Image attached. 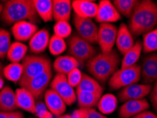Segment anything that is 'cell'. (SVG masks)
Segmentation results:
<instances>
[{
  "mask_svg": "<svg viewBox=\"0 0 157 118\" xmlns=\"http://www.w3.org/2000/svg\"><path fill=\"white\" fill-rule=\"evenodd\" d=\"M157 25V4L151 0L139 1L129 20L128 28L137 37L152 31Z\"/></svg>",
  "mask_w": 157,
  "mask_h": 118,
  "instance_id": "6da1fadb",
  "label": "cell"
},
{
  "mask_svg": "<svg viewBox=\"0 0 157 118\" xmlns=\"http://www.w3.org/2000/svg\"><path fill=\"white\" fill-rule=\"evenodd\" d=\"M121 60L118 53L113 50L108 53H98L86 62L89 73L96 80L105 83L117 70Z\"/></svg>",
  "mask_w": 157,
  "mask_h": 118,
  "instance_id": "7a4b0ae2",
  "label": "cell"
},
{
  "mask_svg": "<svg viewBox=\"0 0 157 118\" xmlns=\"http://www.w3.org/2000/svg\"><path fill=\"white\" fill-rule=\"evenodd\" d=\"M33 0H8L4 2L1 19L4 24L13 25L27 21L33 24L38 22Z\"/></svg>",
  "mask_w": 157,
  "mask_h": 118,
  "instance_id": "3957f363",
  "label": "cell"
},
{
  "mask_svg": "<svg viewBox=\"0 0 157 118\" xmlns=\"http://www.w3.org/2000/svg\"><path fill=\"white\" fill-rule=\"evenodd\" d=\"M21 64L24 72L18 82L19 86L24 84L31 78L52 69L51 62L49 59L37 55H26L23 59Z\"/></svg>",
  "mask_w": 157,
  "mask_h": 118,
  "instance_id": "277c9868",
  "label": "cell"
},
{
  "mask_svg": "<svg viewBox=\"0 0 157 118\" xmlns=\"http://www.w3.org/2000/svg\"><path fill=\"white\" fill-rule=\"evenodd\" d=\"M140 79L141 66L137 64L130 67L117 69L108 80V86L112 91H116L137 84Z\"/></svg>",
  "mask_w": 157,
  "mask_h": 118,
  "instance_id": "5b68a950",
  "label": "cell"
},
{
  "mask_svg": "<svg viewBox=\"0 0 157 118\" xmlns=\"http://www.w3.org/2000/svg\"><path fill=\"white\" fill-rule=\"evenodd\" d=\"M68 52L80 64L86 62L97 55V50L93 45L80 38L77 33H74L68 38Z\"/></svg>",
  "mask_w": 157,
  "mask_h": 118,
  "instance_id": "8992f818",
  "label": "cell"
},
{
  "mask_svg": "<svg viewBox=\"0 0 157 118\" xmlns=\"http://www.w3.org/2000/svg\"><path fill=\"white\" fill-rule=\"evenodd\" d=\"M74 25L77 34L91 45L97 43L98 27L91 18H82L74 14Z\"/></svg>",
  "mask_w": 157,
  "mask_h": 118,
  "instance_id": "52a82bcc",
  "label": "cell"
},
{
  "mask_svg": "<svg viewBox=\"0 0 157 118\" xmlns=\"http://www.w3.org/2000/svg\"><path fill=\"white\" fill-rule=\"evenodd\" d=\"M50 87L63 99L67 105H73L77 101L76 91L69 84L66 75L57 74L51 81Z\"/></svg>",
  "mask_w": 157,
  "mask_h": 118,
  "instance_id": "ba28073f",
  "label": "cell"
},
{
  "mask_svg": "<svg viewBox=\"0 0 157 118\" xmlns=\"http://www.w3.org/2000/svg\"><path fill=\"white\" fill-rule=\"evenodd\" d=\"M116 25L113 24H101L98 26L97 43L101 52L108 53L113 50L117 34Z\"/></svg>",
  "mask_w": 157,
  "mask_h": 118,
  "instance_id": "9c48e42d",
  "label": "cell"
},
{
  "mask_svg": "<svg viewBox=\"0 0 157 118\" xmlns=\"http://www.w3.org/2000/svg\"><path fill=\"white\" fill-rule=\"evenodd\" d=\"M52 76L51 69L27 81L24 84L20 86V87L27 89L35 97L36 100L39 99L47 91V88L52 81Z\"/></svg>",
  "mask_w": 157,
  "mask_h": 118,
  "instance_id": "30bf717a",
  "label": "cell"
},
{
  "mask_svg": "<svg viewBox=\"0 0 157 118\" xmlns=\"http://www.w3.org/2000/svg\"><path fill=\"white\" fill-rule=\"evenodd\" d=\"M151 84H132L121 89L117 98L122 103L130 100H142L151 93Z\"/></svg>",
  "mask_w": 157,
  "mask_h": 118,
  "instance_id": "8fae6325",
  "label": "cell"
},
{
  "mask_svg": "<svg viewBox=\"0 0 157 118\" xmlns=\"http://www.w3.org/2000/svg\"><path fill=\"white\" fill-rule=\"evenodd\" d=\"M96 21L101 24H112L121 19V15L109 0H101L98 4Z\"/></svg>",
  "mask_w": 157,
  "mask_h": 118,
  "instance_id": "7c38bea8",
  "label": "cell"
},
{
  "mask_svg": "<svg viewBox=\"0 0 157 118\" xmlns=\"http://www.w3.org/2000/svg\"><path fill=\"white\" fill-rule=\"evenodd\" d=\"M141 78L144 84L157 82V54L152 53L145 57L141 65Z\"/></svg>",
  "mask_w": 157,
  "mask_h": 118,
  "instance_id": "4fadbf2b",
  "label": "cell"
},
{
  "mask_svg": "<svg viewBox=\"0 0 157 118\" xmlns=\"http://www.w3.org/2000/svg\"><path fill=\"white\" fill-rule=\"evenodd\" d=\"M150 105L146 99L130 100L123 103L118 110L120 118H132L140 113L149 110Z\"/></svg>",
  "mask_w": 157,
  "mask_h": 118,
  "instance_id": "5bb4252c",
  "label": "cell"
},
{
  "mask_svg": "<svg viewBox=\"0 0 157 118\" xmlns=\"http://www.w3.org/2000/svg\"><path fill=\"white\" fill-rule=\"evenodd\" d=\"M11 31L16 41L22 43L31 40L38 31V28L35 24L27 21H23L13 24Z\"/></svg>",
  "mask_w": 157,
  "mask_h": 118,
  "instance_id": "9a60e30c",
  "label": "cell"
},
{
  "mask_svg": "<svg viewBox=\"0 0 157 118\" xmlns=\"http://www.w3.org/2000/svg\"><path fill=\"white\" fill-rule=\"evenodd\" d=\"M45 103L48 110L56 117L61 116L67 109V105L60 96L52 89H47L44 94Z\"/></svg>",
  "mask_w": 157,
  "mask_h": 118,
  "instance_id": "2e32d148",
  "label": "cell"
},
{
  "mask_svg": "<svg viewBox=\"0 0 157 118\" xmlns=\"http://www.w3.org/2000/svg\"><path fill=\"white\" fill-rule=\"evenodd\" d=\"M50 36L49 31L46 29L39 30L29 40V50L34 55L43 52L49 45Z\"/></svg>",
  "mask_w": 157,
  "mask_h": 118,
  "instance_id": "e0dca14e",
  "label": "cell"
},
{
  "mask_svg": "<svg viewBox=\"0 0 157 118\" xmlns=\"http://www.w3.org/2000/svg\"><path fill=\"white\" fill-rule=\"evenodd\" d=\"M75 14L82 18H96L98 5L90 0H74L71 2Z\"/></svg>",
  "mask_w": 157,
  "mask_h": 118,
  "instance_id": "ac0fdd59",
  "label": "cell"
},
{
  "mask_svg": "<svg viewBox=\"0 0 157 118\" xmlns=\"http://www.w3.org/2000/svg\"><path fill=\"white\" fill-rule=\"evenodd\" d=\"M135 41L133 36L129 30L128 25L125 24H121L117 31V38L115 45L117 50L122 55H124L128 51L133 47Z\"/></svg>",
  "mask_w": 157,
  "mask_h": 118,
  "instance_id": "d6986e66",
  "label": "cell"
},
{
  "mask_svg": "<svg viewBox=\"0 0 157 118\" xmlns=\"http://www.w3.org/2000/svg\"><path fill=\"white\" fill-rule=\"evenodd\" d=\"M18 108L32 114H36V98L31 93L24 88H19L15 91Z\"/></svg>",
  "mask_w": 157,
  "mask_h": 118,
  "instance_id": "ffe728a7",
  "label": "cell"
},
{
  "mask_svg": "<svg viewBox=\"0 0 157 118\" xmlns=\"http://www.w3.org/2000/svg\"><path fill=\"white\" fill-rule=\"evenodd\" d=\"M18 109L16 93L9 86H6L0 91V111L11 112Z\"/></svg>",
  "mask_w": 157,
  "mask_h": 118,
  "instance_id": "44dd1931",
  "label": "cell"
},
{
  "mask_svg": "<svg viewBox=\"0 0 157 118\" xmlns=\"http://www.w3.org/2000/svg\"><path fill=\"white\" fill-rule=\"evenodd\" d=\"M72 5L70 0H53L52 14L53 19L57 21H69L71 18Z\"/></svg>",
  "mask_w": 157,
  "mask_h": 118,
  "instance_id": "7402d4cb",
  "label": "cell"
},
{
  "mask_svg": "<svg viewBox=\"0 0 157 118\" xmlns=\"http://www.w3.org/2000/svg\"><path fill=\"white\" fill-rule=\"evenodd\" d=\"M80 63L70 55H62L57 57L53 63V69L57 74L67 75L71 71L78 68Z\"/></svg>",
  "mask_w": 157,
  "mask_h": 118,
  "instance_id": "603a6c76",
  "label": "cell"
},
{
  "mask_svg": "<svg viewBox=\"0 0 157 118\" xmlns=\"http://www.w3.org/2000/svg\"><path fill=\"white\" fill-rule=\"evenodd\" d=\"M142 51V43L137 40L135 42L133 47L124 55L121 60V68L130 67L135 64L139 60Z\"/></svg>",
  "mask_w": 157,
  "mask_h": 118,
  "instance_id": "cb8c5ba5",
  "label": "cell"
},
{
  "mask_svg": "<svg viewBox=\"0 0 157 118\" xmlns=\"http://www.w3.org/2000/svg\"><path fill=\"white\" fill-rule=\"evenodd\" d=\"M77 101L80 108H93L97 106L102 94L87 91H76Z\"/></svg>",
  "mask_w": 157,
  "mask_h": 118,
  "instance_id": "d4e9b609",
  "label": "cell"
},
{
  "mask_svg": "<svg viewBox=\"0 0 157 118\" xmlns=\"http://www.w3.org/2000/svg\"><path fill=\"white\" fill-rule=\"evenodd\" d=\"M76 91L103 94V88L101 86L98 81L96 80L94 77L86 74H83L82 81L78 86L76 88Z\"/></svg>",
  "mask_w": 157,
  "mask_h": 118,
  "instance_id": "484cf974",
  "label": "cell"
},
{
  "mask_svg": "<svg viewBox=\"0 0 157 118\" xmlns=\"http://www.w3.org/2000/svg\"><path fill=\"white\" fill-rule=\"evenodd\" d=\"M33 4L38 17L44 22L51 21L53 19L52 0H33Z\"/></svg>",
  "mask_w": 157,
  "mask_h": 118,
  "instance_id": "4316f807",
  "label": "cell"
},
{
  "mask_svg": "<svg viewBox=\"0 0 157 118\" xmlns=\"http://www.w3.org/2000/svg\"><path fill=\"white\" fill-rule=\"evenodd\" d=\"M28 47L23 43L16 42L11 44L6 55V58L11 63H19L26 56Z\"/></svg>",
  "mask_w": 157,
  "mask_h": 118,
  "instance_id": "83f0119b",
  "label": "cell"
},
{
  "mask_svg": "<svg viewBox=\"0 0 157 118\" xmlns=\"http://www.w3.org/2000/svg\"><path fill=\"white\" fill-rule=\"evenodd\" d=\"M97 107L103 115L112 114L117 108V98L112 93H106L101 96Z\"/></svg>",
  "mask_w": 157,
  "mask_h": 118,
  "instance_id": "f1b7e54d",
  "label": "cell"
},
{
  "mask_svg": "<svg viewBox=\"0 0 157 118\" xmlns=\"http://www.w3.org/2000/svg\"><path fill=\"white\" fill-rule=\"evenodd\" d=\"M24 72V69L21 64L10 63L6 65L3 69V76L6 79L15 84L19 82Z\"/></svg>",
  "mask_w": 157,
  "mask_h": 118,
  "instance_id": "f546056e",
  "label": "cell"
},
{
  "mask_svg": "<svg viewBox=\"0 0 157 118\" xmlns=\"http://www.w3.org/2000/svg\"><path fill=\"white\" fill-rule=\"evenodd\" d=\"M139 3L137 0H114L113 1L115 9L121 15L130 18L134 10Z\"/></svg>",
  "mask_w": 157,
  "mask_h": 118,
  "instance_id": "4dcf8cb0",
  "label": "cell"
},
{
  "mask_svg": "<svg viewBox=\"0 0 157 118\" xmlns=\"http://www.w3.org/2000/svg\"><path fill=\"white\" fill-rule=\"evenodd\" d=\"M142 50L144 53L157 51V28L143 35Z\"/></svg>",
  "mask_w": 157,
  "mask_h": 118,
  "instance_id": "1f68e13d",
  "label": "cell"
},
{
  "mask_svg": "<svg viewBox=\"0 0 157 118\" xmlns=\"http://www.w3.org/2000/svg\"><path fill=\"white\" fill-rule=\"evenodd\" d=\"M67 48V44L64 39L53 35L50 38L48 49L54 56H58L63 53Z\"/></svg>",
  "mask_w": 157,
  "mask_h": 118,
  "instance_id": "d6a6232c",
  "label": "cell"
},
{
  "mask_svg": "<svg viewBox=\"0 0 157 118\" xmlns=\"http://www.w3.org/2000/svg\"><path fill=\"white\" fill-rule=\"evenodd\" d=\"M11 44V33L7 30L0 28V59H3L6 57Z\"/></svg>",
  "mask_w": 157,
  "mask_h": 118,
  "instance_id": "836d02e7",
  "label": "cell"
},
{
  "mask_svg": "<svg viewBox=\"0 0 157 118\" xmlns=\"http://www.w3.org/2000/svg\"><path fill=\"white\" fill-rule=\"evenodd\" d=\"M54 35L62 38H67L72 33V28L69 21H57L53 27Z\"/></svg>",
  "mask_w": 157,
  "mask_h": 118,
  "instance_id": "e575fe53",
  "label": "cell"
},
{
  "mask_svg": "<svg viewBox=\"0 0 157 118\" xmlns=\"http://www.w3.org/2000/svg\"><path fill=\"white\" fill-rule=\"evenodd\" d=\"M72 118H108L94 108H79L75 110L71 115Z\"/></svg>",
  "mask_w": 157,
  "mask_h": 118,
  "instance_id": "d590c367",
  "label": "cell"
},
{
  "mask_svg": "<svg viewBox=\"0 0 157 118\" xmlns=\"http://www.w3.org/2000/svg\"><path fill=\"white\" fill-rule=\"evenodd\" d=\"M66 76L69 84H70L71 86L73 88H77L78 84H80L81 81H82L83 74L82 73V71H80L79 69L76 68L75 69H73L72 71H71Z\"/></svg>",
  "mask_w": 157,
  "mask_h": 118,
  "instance_id": "8d00e7d4",
  "label": "cell"
},
{
  "mask_svg": "<svg viewBox=\"0 0 157 118\" xmlns=\"http://www.w3.org/2000/svg\"><path fill=\"white\" fill-rule=\"evenodd\" d=\"M36 114L38 118H52L53 115L46 107L45 103L40 101L36 103Z\"/></svg>",
  "mask_w": 157,
  "mask_h": 118,
  "instance_id": "74e56055",
  "label": "cell"
},
{
  "mask_svg": "<svg viewBox=\"0 0 157 118\" xmlns=\"http://www.w3.org/2000/svg\"><path fill=\"white\" fill-rule=\"evenodd\" d=\"M150 101L154 110L157 112V82H155L154 87H152V90L150 93Z\"/></svg>",
  "mask_w": 157,
  "mask_h": 118,
  "instance_id": "f35d334b",
  "label": "cell"
},
{
  "mask_svg": "<svg viewBox=\"0 0 157 118\" xmlns=\"http://www.w3.org/2000/svg\"><path fill=\"white\" fill-rule=\"evenodd\" d=\"M132 118H157V115L156 114H154V112L146 110L137 115L136 116L133 117Z\"/></svg>",
  "mask_w": 157,
  "mask_h": 118,
  "instance_id": "ab89813d",
  "label": "cell"
},
{
  "mask_svg": "<svg viewBox=\"0 0 157 118\" xmlns=\"http://www.w3.org/2000/svg\"><path fill=\"white\" fill-rule=\"evenodd\" d=\"M6 118H24V116L20 111H13V112H9Z\"/></svg>",
  "mask_w": 157,
  "mask_h": 118,
  "instance_id": "60d3db41",
  "label": "cell"
},
{
  "mask_svg": "<svg viewBox=\"0 0 157 118\" xmlns=\"http://www.w3.org/2000/svg\"><path fill=\"white\" fill-rule=\"evenodd\" d=\"M4 79H3V78H2V76H0V91H1V90L4 87Z\"/></svg>",
  "mask_w": 157,
  "mask_h": 118,
  "instance_id": "b9f144b4",
  "label": "cell"
},
{
  "mask_svg": "<svg viewBox=\"0 0 157 118\" xmlns=\"http://www.w3.org/2000/svg\"><path fill=\"white\" fill-rule=\"evenodd\" d=\"M7 115H8L7 112H1V111H0V118H6Z\"/></svg>",
  "mask_w": 157,
  "mask_h": 118,
  "instance_id": "7bdbcfd3",
  "label": "cell"
},
{
  "mask_svg": "<svg viewBox=\"0 0 157 118\" xmlns=\"http://www.w3.org/2000/svg\"><path fill=\"white\" fill-rule=\"evenodd\" d=\"M3 69H4L3 64H2V62L0 61V76H3Z\"/></svg>",
  "mask_w": 157,
  "mask_h": 118,
  "instance_id": "ee69618b",
  "label": "cell"
},
{
  "mask_svg": "<svg viewBox=\"0 0 157 118\" xmlns=\"http://www.w3.org/2000/svg\"><path fill=\"white\" fill-rule=\"evenodd\" d=\"M56 118H72V117H71V115H62L61 116L57 117Z\"/></svg>",
  "mask_w": 157,
  "mask_h": 118,
  "instance_id": "f6af8a7d",
  "label": "cell"
},
{
  "mask_svg": "<svg viewBox=\"0 0 157 118\" xmlns=\"http://www.w3.org/2000/svg\"><path fill=\"white\" fill-rule=\"evenodd\" d=\"M2 11H3V4H2V3H0V17H1V16H2Z\"/></svg>",
  "mask_w": 157,
  "mask_h": 118,
  "instance_id": "bcb514c9",
  "label": "cell"
}]
</instances>
